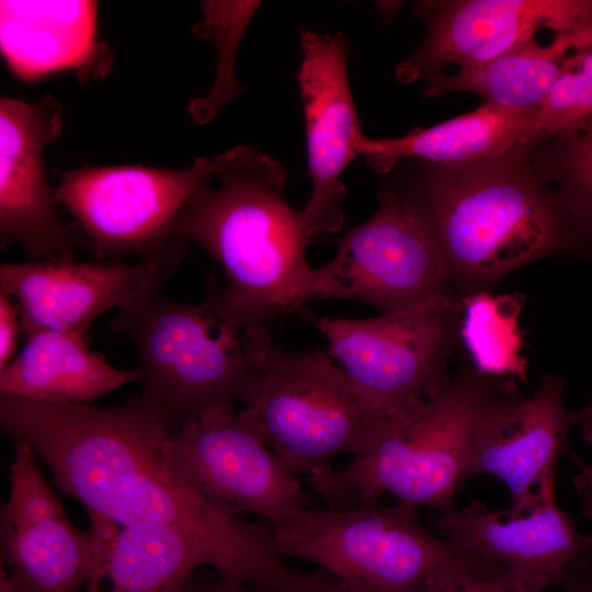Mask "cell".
<instances>
[{"label":"cell","mask_w":592,"mask_h":592,"mask_svg":"<svg viewBox=\"0 0 592 592\" xmlns=\"http://www.w3.org/2000/svg\"><path fill=\"white\" fill-rule=\"evenodd\" d=\"M538 109L540 140L570 134L592 118V49L567 58Z\"/></svg>","instance_id":"4316f807"},{"label":"cell","mask_w":592,"mask_h":592,"mask_svg":"<svg viewBox=\"0 0 592 592\" xmlns=\"http://www.w3.org/2000/svg\"><path fill=\"white\" fill-rule=\"evenodd\" d=\"M379 207L339 240L318 269L322 299H348L380 314L451 293V274L433 236L405 202L379 190Z\"/></svg>","instance_id":"30bf717a"},{"label":"cell","mask_w":592,"mask_h":592,"mask_svg":"<svg viewBox=\"0 0 592 592\" xmlns=\"http://www.w3.org/2000/svg\"><path fill=\"white\" fill-rule=\"evenodd\" d=\"M177 269L148 261L31 259L0 265V291L13 298L24 338L41 331L86 338L99 316L163 287Z\"/></svg>","instance_id":"7c38bea8"},{"label":"cell","mask_w":592,"mask_h":592,"mask_svg":"<svg viewBox=\"0 0 592 592\" xmlns=\"http://www.w3.org/2000/svg\"><path fill=\"white\" fill-rule=\"evenodd\" d=\"M241 343L249 376L239 415L294 475L331 469L387 421L326 351H284L264 325L243 329Z\"/></svg>","instance_id":"5b68a950"},{"label":"cell","mask_w":592,"mask_h":592,"mask_svg":"<svg viewBox=\"0 0 592 592\" xmlns=\"http://www.w3.org/2000/svg\"><path fill=\"white\" fill-rule=\"evenodd\" d=\"M129 383H139L137 369L115 368L88 348L86 338L41 331L25 338L22 350L0 372V396L92 403Z\"/></svg>","instance_id":"ffe728a7"},{"label":"cell","mask_w":592,"mask_h":592,"mask_svg":"<svg viewBox=\"0 0 592 592\" xmlns=\"http://www.w3.org/2000/svg\"><path fill=\"white\" fill-rule=\"evenodd\" d=\"M175 465L205 498L272 526L308 508V496L262 439L240 418L234 401L214 403L170 440Z\"/></svg>","instance_id":"8fae6325"},{"label":"cell","mask_w":592,"mask_h":592,"mask_svg":"<svg viewBox=\"0 0 592 592\" xmlns=\"http://www.w3.org/2000/svg\"><path fill=\"white\" fill-rule=\"evenodd\" d=\"M414 9L428 32L395 69L403 83L428 79L448 65L481 66L534 39L540 29L568 31L592 15V0L420 1Z\"/></svg>","instance_id":"5bb4252c"},{"label":"cell","mask_w":592,"mask_h":592,"mask_svg":"<svg viewBox=\"0 0 592 592\" xmlns=\"http://www.w3.org/2000/svg\"><path fill=\"white\" fill-rule=\"evenodd\" d=\"M505 386L459 374L411 411L389 419L340 470L308 476L328 509L345 510L391 494L396 501L448 512L470 477L480 423Z\"/></svg>","instance_id":"277c9868"},{"label":"cell","mask_w":592,"mask_h":592,"mask_svg":"<svg viewBox=\"0 0 592 592\" xmlns=\"http://www.w3.org/2000/svg\"><path fill=\"white\" fill-rule=\"evenodd\" d=\"M162 289H152L121 309L109 329L134 342L141 395L178 431L214 403L239 401L249 365L241 333L226 330L202 301L178 303Z\"/></svg>","instance_id":"52a82bcc"},{"label":"cell","mask_w":592,"mask_h":592,"mask_svg":"<svg viewBox=\"0 0 592 592\" xmlns=\"http://www.w3.org/2000/svg\"><path fill=\"white\" fill-rule=\"evenodd\" d=\"M422 162L380 190L419 216L460 287L483 288L555 251L580 252L560 207L508 153L459 164Z\"/></svg>","instance_id":"3957f363"},{"label":"cell","mask_w":592,"mask_h":592,"mask_svg":"<svg viewBox=\"0 0 592 592\" xmlns=\"http://www.w3.org/2000/svg\"><path fill=\"white\" fill-rule=\"evenodd\" d=\"M88 515L86 532L68 516L21 528L0 526L1 563L14 592H78L87 583L114 524L96 513Z\"/></svg>","instance_id":"7402d4cb"},{"label":"cell","mask_w":592,"mask_h":592,"mask_svg":"<svg viewBox=\"0 0 592 592\" xmlns=\"http://www.w3.org/2000/svg\"><path fill=\"white\" fill-rule=\"evenodd\" d=\"M62 129V107L50 94L29 103L0 101L1 247L20 243L32 259L73 258L69 228L59 218L46 178L44 147Z\"/></svg>","instance_id":"2e32d148"},{"label":"cell","mask_w":592,"mask_h":592,"mask_svg":"<svg viewBox=\"0 0 592 592\" xmlns=\"http://www.w3.org/2000/svg\"><path fill=\"white\" fill-rule=\"evenodd\" d=\"M0 592H14L13 585L3 567H1L0 572Z\"/></svg>","instance_id":"e575fe53"},{"label":"cell","mask_w":592,"mask_h":592,"mask_svg":"<svg viewBox=\"0 0 592 592\" xmlns=\"http://www.w3.org/2000/svg\"><path fill=\"white\" fill-rule=\"evenodd\" d=\"M0 429L25 442L66 496L119 527L170 526L207 553L217 574L277 592L293 568L273 546V526L248 521L201 494L174 463L168 415L145 396L117 407L0 396Z\"/></svg>","instance_id":"6da1fadb"},{"label":"cell","mask_w":592,"mask_h":592,"mask_svg":"<svg viewBox=\"0 0 592 592\" xmlns=\"http://www.w3.org/2000/svg\"><path fill=\"white\" fill-rule=\"evenodd\" d=\"M3 57L21 79L91 66L96 57V2L0 1Z\"/></svg>","instance_id":"d6986e66"},{"label":"cell","mask_w":592,"mask_h":592,"mask_svg":"<svg viewBox=\"0 0 592 592\" xmlns=\"http://www.w3.org/2000/svg\"><path fill=\"white\" fill-rule=\"evenodd\" d=\"M298 592H349V590L339 581L329 582L323 580L320 574H316V577Z\"/></svg>","instance_id":"d6a6232c"},{"label":"cell","mask_w":592,"mask_h":592,"mask_svg":"<svg viewBox=\"0 0 592 592\" xmlns=\"http://www.w3.org/2000/svg\"><path fill=\"white\" fill-rule=\"evenodd\" d=\"M22 331L13 298L0 291V372L18 355V339Z\"/></svg>","instance_id":"f1b7e54d"},{"label":"cell","mask_w":592,"mask_h":592,"mask_svg":"<svg viewBox=\"0 0 592 592\" xmlns=\"http://www.w3.org/2000/svg\"><path fill=\"white\" fill-rule=\"evenodd\" d=\"M463 335L480 374L523 376L525 362L519 354L516 306L485 294L469 298Z\"/></svg>","instance_id":"d4e9b609"},{"label":"cell","mask_w":592,"mask_h":592,"mask_svg":"<svg viewBox=\"0 0 592 592\" xmlns=\"http://www.w3.org/2000/svg\"><path fill=\"white\" fill-rule=\"evenodd\" d=\"M297 76L304 107L309 198L301 213L311 236L341 231L346 189L342 173L358 156L360 128L349 81V39L343 33L301 30Z\"/></svg>","instance_id":"4fadbf2b"},{"label":"cell","mask_w":592,"mask_h":592,"mask_svg":"<svg viewBox=\"0 0 592 592\" xmlns=\"http://www.w3.org/2000/svg\"><path fill=\"white\" fill-rule=\"evenodd\" d=\"M183 592H264L250 590L249 585L227 580L219 574L217 578H196L194 574L187 582Z\"/></svg>","instance_id":"4dcf8cb0"},{"label":"cell","mask_w":592,"mask_h":592,"mask_svg":"<svg viewBox=\"0 0 592 592\" xmlns=\"http://www.w3.org/2000/svg\"><path fill=\"white\" fill-rule=\"evenodd\" d=\"M207 553L170 526L113 524L84 592H183Z\"/></svg>","instance_id":"44dd1931"},{"label":"cell","mask_w":592,"mask_h":592,"mask_svg":"<svg viewBox=\"0 0 592 592\" xmlns=\"http://www.w3.org/2000/svg\"><path fill=\"white\" fill-rule=\"evenodd\" d=\"M549 164L567 194V208L587 227L592 224V118L570 134L558 137Z\"/></svg>","instance_id":"83f0119b"},{"label":"cell","mask_w":592,"mask_h":592,"mask_svg":"<svg viewBox=\"0 0 592 592\" xmlns=\"http://www.w3.org/2000/svg\"><path fill=\"white\" fill-rule=\"evenodd\" d=\"M209 158V173L173 231L196 241L221 267L224 282L210 274L202 303L240 334L322 299L319 271L306 257L311 235L284 196V167L250 145Z\"/></svg>","instance_id":"7a4b0ae2"},{"label":"cell","mask_w":592,"mask_h":592,"mask_svg":"<svg viewBox=\"0 0 592 592\" xmlns=\"http://www.w3.org/2000/svg\"><path fill=\"white\" fill-rule=\"evenodd\" d=\"M576 462L579 464L580 470L573 477V483L583 499V515L592 520V467L577 458Z\"/></svg>","instance_id":"1f68e13d"},{"label":"cell","mask_w":592,"mask_h":592,"mask_svg":"<svg viewBox=\"0 0 592 592\" xmlns=\"http://www.w3.org/2000/svg\"><path fill=\"white\" fill-rule=\"evenodd\" d=\"M209 170L207 157L180 170L86 166L55 171V195L79 225L96 260L134 255L178 267L186 246L175 238L174 225Z\"/></svg>","instance_id":"9c48e42d"},{"label":"cell","mask_w":592,"mask_h":592,"mask_svg":"<svg viewBox=\"0 0 592 592\" xmlns=\"http://www.w3.org/2000/svg\"><path fill=\"white\" fill-rule=\"evenodd\" d=\"M463 306L452 293L375 318L308 320L327 353L387 419L414 409L449 383L447 358Z\"/></svg>","instance_id":"ba28073f"},{"label":"cell","mask_w":592,"mask_h":592,"mask_svg":"<svg viewBox=\"0 0 592 592\" xmlns=\"http://www.w3.org/2000/svg\"><path fill=\"white\" fill-rule=\"evenodd\" d=\"M277 555L312 562L349 592H440L502 569L424 528L414 505L304 508L273 526Z\"/></svg>","instance_id":"8992f818"},{"label":"cell","mask_w":592,"mask_h":592,"mask_svg":"<svg viewBox=\"0 0 592 592\" xmlns=\"http://www.w3.org/2000/svg\"><path fill=\"white\" fill-rule=\"evenodd\" d=\"M571 424L580 423L585 430L592 426V401L577 411H570L569 413Z\"/></svg>","instance_id":"836d02e7"},{"label":"cell","mask_w":592,"mask_h":592,"mask_svg":"<svg viewBox=\"0 0 592 592\" xmlns=\"http://www.w3.org/2000/svg\"><path fill=\"white\" fill-rule=\"evenodd\" d=\"M441 537L497 565L516 582L517 592H543L592 546L574 519L557 503L555 479L544 482L535 503L521 513L492 511L480 502L444 512L435 522Z\"/></svg>","instance_id":"9a60e30c"},{"label":"cell","mask_w":592,"mask_h":592,"mask_svg":"<svg viewBox=\"0 0 592 592\" xmlns=\"http://www.w3.org/2000/svg\"><path fill=\"white\" fill-rule=\"evenodd\" d=\"M562 389L561 376L546 375L533 396L517 398L509 392L500 398L478 429L470 477L491 475L503 481L513 513L535 503L540 486L555 479L556 467L568 452L572 424Z\"/></svg>","instance_id":"e0dca14e"},{"label":"cell","mask_w":592,"mask_h":592,"mask_svg":"<svg viewBox=\"0 0 592 592\" xmlns=\"http://www.w3.org/2000/svg\"><path fill=\"white\" fill-rule=\"evenodd\" d=\"M13 443L10 494L1 508V525L21 528L68 516L43 476L33 447L25 442Z\"/></svg>","instance_id":"484cf974"},{"label":"cell","mask_w":592,"mask_h":592,"mask_svg":"<svg viewBox=\"0 0 592 592\" xmlns=\"http://www.w3.org/2000/svg\"><path fill=\"white\" fill-rule=\"evenodd\" d=\"M441 592H517L516 582L504 570Z\"/></svg>","instance_id":"f546056e"},{"label":"cell","mask_w":592,"mask_h":592,"mask_svg":"<svg viewBox=\"0 0 592 592\" xmlns=\"http://www.w3.org/2000/svg\"><path fill=\"white\" fill-rule=\"evenodd\" d=\"M570 49H592V15L568 31L556 33L546 46L532 39L481 66L431 76L423 95L475 92L487 102L505 107H539Z\"/></svg>","instance_id":"603a6c76"},{"label":"cell","mask_w":592,"mask_h":592,"mask_svg":"<svg viewBox=\"0 0 592 592\" xmlns=\"http://www.w3.org/2000/svg\"><path fill=\"white\" fill-rule=\"evenodd\" d=\"M539 140L538 107L513 109L486 102L474 112L429 128H414L402 137L373 139L362 134L356 149L373 171L387 174L405 159L459 164L504 156Z\"/></svg>","instance_id":"ac0fdd59"},{"label":"cell","mask_w":592,"mask_h":592,"mask_svg":"<svg viewBox=\"0 0 592 592\" xmlns=\"http://www.w3.org/2000/svg\"><path fill=\"white\" fill-rule=\"evenodd\" d=\"M259 7V1L203 2L204 19L195 25L194 33L214 43L218 60L209 93L190 104L195 122H209L225 105L244 92L235 76V56L242 34Z\"/></svg>","instance_id":"cb8c5ba5"}]
</instances>
